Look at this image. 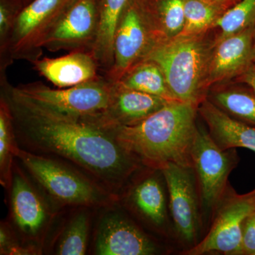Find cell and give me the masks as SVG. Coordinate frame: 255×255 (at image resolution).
Here are the masks:
<instances>
[{
	"mask_svg": "<svg viewBox=\"0 0 255 255\" xmlns=\"http://www.w3.org/2000/svg\"><path fill=\"white\" fill-rule=\"evenodd\" d=\"M253 63H254V65H255V22L254 23V28H253Z\"/></svg>",
	"mask_w": 255,
	"mask_h": 255,
	"instance_id": "1f68e13d",
	"label": "cell"
},
{
	"mask_svg": "<svg viewBox=\"0 0 255 255\" xmlns=\"http://www.w3.org/2000/svg\"><path fill=\"white\" fill-rule=\"evenodd\" d=\"M129 0H100L98 33L92 50L104 75L110 71L114 62L116 31Z\"/></svg>",
	"mask_w": 255,
	"mask_h": 255,
	"instance_id": "ac0fdd59",
	"label": "cell"
},
{
	"mask_svg": "<svg viewBox=\"0 0 255 255\" xmlns=\"http://www.w3.org/2000/svg\"><path fill=\"white\" fill-rule=\"evenodd\" d=\"M127 88L162 97L169 102L177 101L169 90L162 69L150 60H142L129 69L119 80Z\"/></svg>",
	"mask_w": 255,
	"mask_h": 255,
	"instance_id": "44dd1931",
	"label": "cell"
},
{
	"mask_svg": "<svg viewBox=\"0 0 255 255\" xmlns=\"http://www.w3.org/2000/svg\"><path fill=\"white\" fill-rule=\"evenodd\" d=\"M255 22V0H240L218 20L214 28H219L216 40L249 27Z\"/></svg>",
	"mask_w": 255,
	"mask_h": 255,
	"instance_id": "484cf974",
	"label": "cell"
},
{
	"mask_svg": "<svg viewBox=\"0 0 255 255\" xmlns=\"http://www.w3.org/2000/svg\"><path fill=\"white\" fill-rule=\"evenodd\" d=\"M0 82L21 148L68 161L118 196L140 164L124 150L113 132L89 119L56 114L16 97L4 75Z\"/></svg>",
	"mask_w": 255,
	"mask_h": 255,
	"instance_id": "6da1fadb",
	"label": "cell"
},
{
	"mask_svg": "<svg viewBox=\"0 0 255 255\" xmlns=\"http://www.w3.org/2000/svg\"><path fill=\"white\" fill-rule=\"evenodd\" d=\"M253 193H254V194H255V190H254V191H253Z\"/></svg>",
	"mask_w": 255,
	"mask_h": 255,
	"instance_id": "836d02e7",
	"label": "cell"
},
{
	"mask_svg": "<svg viewBox=\"0 0 255 255\" xmlns=\"http://www.w3.org/2000/svg\"><path fill=\"white\" fill-rule=\"evenodd\" d=\"M247 87L218 90L210 100L235 118L255 127V92Z\"/></svg>",
	"mask_w": 255,
	"mask_h": 255,
	"instance_id": "cb8c5ba5",
	"label": "cell"
},
{
	"mask_svg": "<svg viewBox=\"0 0 255 255\" xmlns=\"http://www.w3.org/2000/svg\"><path fill=\"white\" fill-rule=\"evenodd\" d=\"M191 169L169 164L160 170L168 188L174 226L181 237L189 243L195 239L199 225L197 199Z\"/></svg>",
	"mask_w": 255,
	"mask_h": 255,
	"instance_id": "4fadbf2b",
	"label": "cell"
},
{
	"mask_svg": "<svg viewBox=\"0 0 255 255\" xmlns=\"http://www.w3.org/2000/svg\"><path fill=\"white\" fill-rule=\"evenodd\" d=\"M156 41L177 38L184 26V0H143Z\"/></svg>",
	"mask_w": 255,
	"mask_h": 255,
	"instance_id": "d6986e66",
	"label": "cell"
},
{
	"mask_svg": "<svg viewBox=\"0 0 255 255\" xmlns=\"http://www.w3.org/2000/svg\"><path fill=\"white\" fill-rule=\"evenodd\" d=\"M211 1H214V2L218 3V4L223 5L226 6L228 9H231L232 6L237 4L240 0H211Z\"/></svg>",
	"mask_w": 255,
	"mask_h": 255,
	"instance_id": "4dcf8cb0",
	"label": "cell"
},
{
	"mask_svg": "<svg viewBox=\"0 0 255 255\" xmlns=\"http://www.w3.org/2000/svg\"><path fill=\"white\" fill-rule=\"evenodd\" d=\"M184 26L179 36L201 34L214 28L228 9L211 0H184Z\"/></svg>",
	"mask_w": 255,
	"mask_h": 255,
	"instance_id": "7402d4cb",
	"label": "cell"
},
{
	"mask_svg": "<svg viewBox=\"0 0 255 255\" xmlns=\"http://www.w3.org/2000/svg\"><path fill=\"white\" fill-rule=\"evenodd\" d=\"M72 0H32L16 18L6 46L0 50V71L15 60L33 63L43 54V43Z\"/></svg>",
	"mask_w": 255,
	"mask_h": 255,
	"instance_id": "8992f818",
	"label": "cell"
},
{
	"mask_svg": "<svg viewBox=\"0 0 255 255\" xmlns=\"http://www.w3.org/2000/svg\"><path fill=\"white\" fill-rule=\"evenodd\" d=\"M99 19L100 0H72L46 37L43 48L92 53Z\"/></svg>",
	"mask_w": 255,
	"mask_h": 255,
	"instance_id": "9c48e42d",
	"label": "cell"
},
{
	"mask_svg": "<svg viewBox=\"0 0 255 255\" xmlns=\"http://www.w3.org/2000/svg\"><path fill=\"white\" fill-rule=\"evenodd\" d=\"M254 24L220 40L210 61L208 85L239 78L254 65L253 36Z\"/></svg>",
	"mask_w": 255,
	"mask_h": 255,
	"instance_id": "9a60e30c",
	"label": "cell"
},
{
	"mask_svg": "<svg viewBox=\"0 0 255 255\" xmlns=\"http://www.w3.org/2000/svg\"><path fill=\"white\" fill-rule=\"evenodd\" d=\"M162 97L127 88L112 82V95L107 110L89 120L105 128L135 125L169 103Z\"/></svg>",
	"mask_w": 255,
	"mask_h": 255,
	"instance_id": "5bb4252c",
	"label": "cell"
},
{
	"mask_svg": "<svg viewBox=\"0 0 255 255\" xmlns=\"http://www.w3.org/2000/svg\"><path fill=\"white\" fill-rule=\"evenodd\" d=\"M23 1V3H24L25 6H26V4H28V3L31 2L32 0H22Z\"/></svg>",
	"mask_w": 255,
	"mask_h": 255,
	"instance_id": "d6a6232c",
	"label": "cell"
},
{
	"mask_svg": "<svg viewBox=\"0 0 255 255\" xmlns=\"http://www.w3.org/2000/svg\"><path fill=\"white\" fill-rule=\"evenodd\" d=\"M36 71L59 88L73 87L100 78V68L91 52L73 51L56 58L33 61Z\"/></svg>",
	"mask_w": 255,
	"mask_h": 255,
	"instance_id": "2e32d148",
	"label": "cell"
},
{
	"mask_svg": "<svg viewBox=\"0 0 255 255\" xmlns=\"http://www.w3.org/2000/svg\"><path fill=\"white\" fill-rule=\"evenodd\" d=\"M191 157L203 204L206 209H211L223 195L228 175L236 164V153L220 148L209 132L198 127Z\"/></svg>",
	"mask_w": 255,
	"mask_h": 255,
	"instance_id": "30bf717a",
	"label": "cell"
},
{
	"mask_svg": "<svg viewBox=\"0 0 255 255\" xmlns=\"http://www.w3.org/2000/svg\"><path fill=\"white\" fill-rule=\"evenodd\" d=\"M128 201L138 214L154 226L159 227L166 219V202L163 188L158 178L148 176L130 189Z\"/></svg>",
	"mask_w": 255,
	"mask_h": 255,
	"instance_id": "ffe728a7",
	"label": "cell"
},
{
	"mask_svg": "<svg viewBox=\"0 0 255 255\" xmlns=\"http://www.w3.org/2000/svg\"><path fill=\"white\" fill-rule=\"evenodd\" d=\"M238 80L251 87L255 92V65H253L244 75L240 77Z\"/></svg>",
	"mask_w": 255,
	"mask_h": 255,
	"instance_id": "f546056e",
	"label": "cell"
},
{
	"mask_svg": "<svg viewBox=\"0 0 255 255\" xmlns=\"http://www.w3.org/2000/svg\"><path fill=\"white\" fill-rule=\"evenodd\" d=\"M16 97L45 110L78 119H95L107 110L112 95V82L105 76L67 88L52 89L42 82L13 87Z\"/></svg>",
	"mask_w": 255,
	"mask_h": 255,
	"instance_id": "5b68a950",
	"label": "cell"
},
{
	"mask_svg": "<svg viewBox=\"0 0 255 255\" xmlns=\"http://www.w3.org/2000/svg\"><path fill=\"white\" fill-rule=\"evenodd\" d=\"M207 33L156 43L143 59L160 67L176 100L196 107L205 100L209 87V65L216 38L211 40Z\"/></svg>",
	"mask_w": 255,
	"mask_h": 255,
	"instance_id": "3957f363",
	"label": "cell"
},
{
	"mask_svg": "<svg viewBox=\"0 0 255 255\" xmlns=\"http://www.w3.org/2000/svg\"><path fill=\"white\" fill-rule=\"evenodd\" d=\"M0 254L9 255H36L38 252L19 243L15 231L8 223H1L0 228Z\"/></svg>",
	"mask_w": 255,
	"mask_h": 255,
	"instance_id": "83f0119b",
	"label": "cell"
},
{
	"mask_svg": "<svg viewBox=\"0 0 255 255\" xmlns=\"http://www.w3.org/2000/svg\"><path fill=\"white\" fill-rule=\"evenodd\" d=\"M156 43L143 0H129L114 37L113 65L104 76L110 82H118Z\"/></svg>",
	"mask_w": 255,
	"mask_h": 255,
	"instance_id": "ba28073f",
	"label": "cell"
},
{
	"mask_svg": "<svg viewBox=\"0 0 255 255\" xmlns=\"http://www.w3.org/2000/svg\"><path fill=\"white\" fill-rule=\"evenodd\" d=\"M15 159L43 193L58 205L110 207L118 199L90 176L60 159L34 153L18 145Z\"/></svg>",
	"mask_w": 255,
	"mask_h": 255,
	"instance_id": "277c9868",
	"label": "cell"
},
{
	"mask_svg": "<svg viewBox=\"0 0 255 255\" xmlns=\"http://www.w3.org/2000/svg\"><path fill=\"white\" fill-rule=\"evenodd\" d=\"M18 147L15 135L12 117L7 102L0 98V181L6 189H9L12 177L15 151Z\"/></svg>",
	"mask_w": 255,
	"mask_h": 255,
	"instance_id": "d4e9b609",
	"label": "cell"
},
{
	"mask_svg": "<svg viewBox=\"0 0 255 255\" xmlns=\"http://www.w3.org/2000/svg\"><path fill=\"white\" fill-rule=\"evenodd\" d=\"M254 212L255 195L253 191L245 195L232 196L220 209L207 236L188 252V254L219 252L241 255L243 223Z\"/></svg>",
	"mask_w": 255,
	"mask_h": 255,
	"instance_id": "8fae6325",
	"label": "cell"
},
{
	"mask_svg": "<svg viewBox=\"0 0 255 255\" xmlns=\"http://www.w3.org/2000/svg\"><path fill=\"white\" fill-rule=\"evenodd\" d=\"M24 6L22 0H0V50L6 46L16 18Z\"/></svg>",
	"mask_w": 255,
	"mask_h": 255,
	"instance_id": "4316f807",
	"label": "cell"
},
{
	"mask_svg": "<svg viewBox=\"0 0 255 255\" xmlns=\"http://www.w3.org/2000/svg\"><path fill=\"white\" fill-rule=\"evenodd\" d=\"M198 112L207 124L209 135L223 150L244 147L255 152V127L225 112L212 101H202Z\"/></svg>",
	"mask_w": 255,
	"mask_h": 255,
	"instance_id": "e0dca14e",
	"label": "cell"
},
{
	"mask_svg": "<svg viewBox=\"0 0 255 255\" xmlns=\"http://www.w3.org/2000/svg\"><path fill=\"white\" fill-rule=\"evenodd\" d=\"M9 190L14 229L23 244L40 253V246L44 242L55 212L16 162L13 166Z\"/></svg>",
	"mask_w": 255,
	"mask_h": 255,
	"instance_id": "52a82bcc",
	"label": "cell"
},
{
	"mask_svg": "<svg viewBox=\"0 0 255 255\" xmlns=\"http://www.w3.org/2000/svg\"><path fill=\"white\" fill-rule=\"evenodd\" d=\"M241 255H255V212L243 223Z\"/></svg>",
	"mask_w": 255,
	"mask_h": 255,
	"instance_id": "f1b7e54d",
	"label": "cell"
},
{
	"mask_svg": "<svg viewBox=\"0 0 255 255\" xmlns=\"http://www.w3.org/2000/svg\"><path fill=\"white\" fill-rule=\"evenodd\" d=\"M88 209L82 207L69 221L55 244V255L86 254L91 221Z\"/></svg>",
	"mask_w": 255,
	"mask_h": 255,
	"instance_id": "603a6c76",
	"label": "cell"
},
{
	"mask_svg": "<svg viewBox=\"0 0 255 255\" xmlns=\"http://www.w3.org/2000/svg\"><path fill=\"white\" fill-rule=\"evenodd\" d=\"M95 253L99 255H151L157 253V247L122 213L111 210L99 221Z\"/></svg>",
	"mask_w": 255,
	"mask_h": 255,
	"instance_id": "7c38bea8",
	"label": "cell"
},
{
	"mask_svg": "<svg viewBox=\"0 0 255 255\" xmlns=\"http://www.w3.org/2000/svg\"><path fill=\"white\" fill-rule=\"evenodd\" d=\"M197 112L196 106L176 101L140 123L107 129L128 153L149 168L160 171L169 164L192 167Z\"/></svg>",
	"mask_w": 255,
	"mask_h": 255,
	"instance_id": "7a4b0ae2",
	"label": "cell"
}]
</instances>
